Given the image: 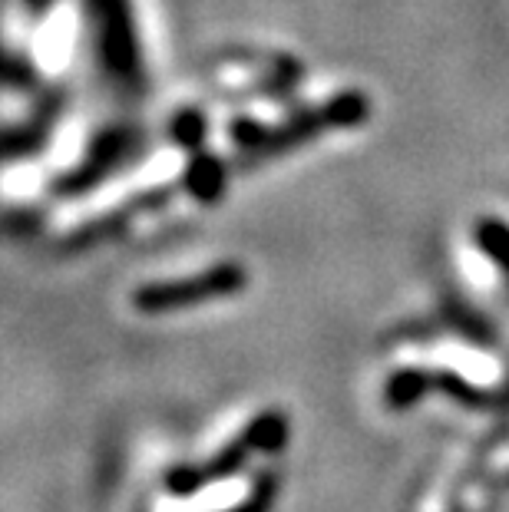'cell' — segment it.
Wrapping results in <instances>:
<instances>
[{
	"mask_svg": "<svg viewBox=\"0 0 509 512\" xmlns=\"http://www.w3.org/2000/svg\"><path fill=\"white\" fill-rule=\"evenodd\" d=\"M242 288V271L238 268H215L209 275L186 278V281H172L169 288H149L139 294V308L162 311L172 304H189V301H205V298H219Z\"/></svg>",
	"mask_w": 509,
	"mask_h": 512,
	"instance_id": "1",
	"label": "cell"
},
{
	"mask_svg": "<svg viewBox=\"0 0 509 512\" xmlns=\"http://www.w3.org/2000/svg\"><path fill=\"white\" fill-rule=\"evenodd\" d=\"M476 245L509 275V228L503 222H496V219L476 222Z\"/></svg>",
	"mask_w": 509,
	"mask_h": 512,
	"instance_id": "2",
	"label": "cell"
},
{
	"mask_svg": "<svg viewBox=\"0 0 509 512\" xmlns=\"http://www.w3.org/2000/svg\"><path fill=\"white\" fill-rule=\"evenodd\" d=\"M427 384H430V377L424 370H400V374L391 377V384H387V397H391V403H397V407H404V403H414L424 394Z\"/></svg>",
	"mask_w": 509,
	"mask_h": 512,
	"instance_id": "3",
	"label": "cell"
}]
</instances>
